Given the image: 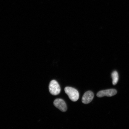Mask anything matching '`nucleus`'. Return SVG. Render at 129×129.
<instances>
[{
    "label": "nucleus",
    "instance_id": "1",
    "mask_svg": "<svg viewBox=\"0 0 129 129\" xmlns=\"http://www.w3.org/2000/svg\"><path fill=\"white\" fill-rule=\"evenodd\" d=\"M64 90L71 100L73 102L78 100L79 97V94L77 89L71 87H67L64 88Z\"/></svg>",
    "mask_w": 129,
    "mask_h": 129
},
{
    "label": "nucleus",
    "instance_id": "2",
    "mask_svg": "<svg viewBox=\"0 0 129 129\" xmlns=\"http://www.w3.org/2000/svg\"><path fill=\"white\" fill-rule=\"evenodd\" d=\"M50 93L53 95H57L60 93L61 88L60 85L56 80H53L50 82L49 85Z\"/></svg>",
    "mask_w": 129,
    "mask_h": 129
},
{
    "label": "nucleus",
    "instance_id": "3",
    "mask_svg": "<svg viewBox=\"0 0 129 129\" xmlns=\"http://www.w3.org/2000/svg\"><path fill=\"white\" fill-rule=\"evenodd\" d=\"M117 90L114 89L102 90L97 93L96 96L98 98L103 97L105 96L111 97L116 94Z\"/></svg>",
    "mask_w": 129,
    "mask_h": 129
},
{
    "label": "nucleus",
    "instance_id": "4",
    "mask_svg": "<svg viewBox=\"0 0 129 129\" xmlns=\"http://www.w3.org/2000/svg\"><path fill=\"white\" fill-rule=\"evenodd\" d=\"M54 105L55 107L62 112H66L67 110V107L65 102L61 99H57L55 100Z\"/></svg>",
    "mask_w": 129,
    "mask_h": 129
},
{
    "label": "nucleus",
    "instance_id": "5",
    "mask_svg": "<svg viewBox=\"0 0 129 129\" xmlns=\"http://www.w3.org/2000/svg\"><path fill=\"white\" fill-rule=\"evenodd\" d=\"M94 97V94L92 91H88L84 94L82 101L84 104H88L91 102Z\"/></svg>",
    "mask_w": 129,
    "mask_h": 129
},
{
    "label": "nucleus",
    "instance_id": "6",
    "mask_svg": "<svg viewBox=\"0 0 129 129\" xmlns=\"http://www.w3.org/2000/svg\"><path fill=\"white\" fill-rule=\"evenodd\" d=\"M113 85H115L117 84L119 80L118 73L116 71H114L112 74Z\"/></svg>",
    "mask_w": 129,
    "mask_h": 129
}]
</instances>
